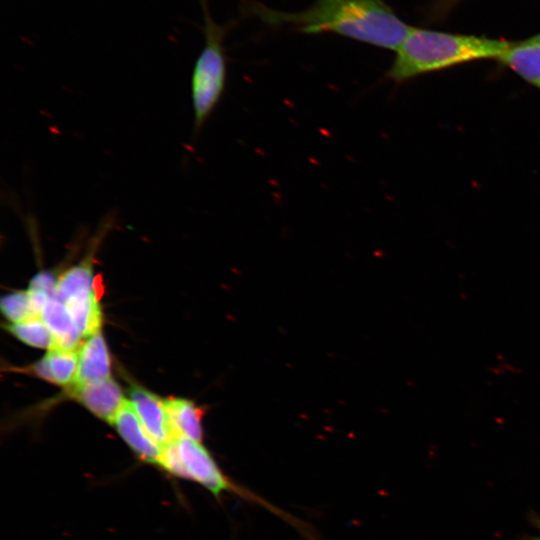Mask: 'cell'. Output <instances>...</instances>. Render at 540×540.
<instances>
[{"mask_svg": "<svg viewBox=\"0 0 540 540\" xmlns=\"http://www.w3.org/2000/svg\"><path fill=\"white\" fill-rule=\"evenodd\" d=\"M245 11L271 26L304 34L333 33L365 44L397 50L411 30L384 0H314L297 12L248 1Z\"/></svg>", "mask_w": 540, "mask_h": 540, "instance_id": "cell-1", "label": "cell"}, {"mask_svg": "<svg viewBox=\"0 0 540 540\" xmlns=\"http://www.w3.org/2000/svg\"><path fill=\"white\" fill-rule=\"evenodd\" d=\"M511 44L500 39L412 27L396 50L386 78L399 84L458 64L499 59Z\"/></svg>", "mask_w": 540, "mask_h": 540, "instance_id": "cell-2", "label": "cell"}, {"mask_svg": "<svg viewBox=\"0 0 540 540\" xmlns=\"http://www.w3.org/2000/svg\"><path fill=\"white\" fill-rule=\"evenodd\" d=\"M203 9L205 43L196 59L191 77L195 133L201 130L220 102L227 79L224 47L227 28L213 21L206 1H203Z\"/></svg>", "mask_w": 540, "mask_h": 540, "instance_id": "cell-3", "label": "cell"}, {"mask_svg": "<svg viewBox=\"0 0 540 540\" xmlns=\"http://www.w3.org/2000/svg\"><path fill=\"white\" fill-rule=\"evenodd\" d=\"M181 464V478L190 479L218 497L224 491L244 495L220 470L208 450L200 442L178 437L175 440Z\"/></svg>", "mask_w": 540, "mask_h": 540, "instance_id": "cell-4", "label": "cell"}, {"mask_svg": "<svg viewBox=\"0 0 540 540\" xmlns=\"http://www.w3.org/2000/svg\"><path fill=\"white\" fill-rule=\"evenodd\" d=\"M129 401L145 429L162 447L178 438L164 400L142 387L133 386L129 390Z\"/></svg>", "mask_w": 540, "mask_h": 540, "instance_id": "cell-5", "label": "cell"}, {"mask_svg": "<svg viewBox=\"0 0 540 540\" xmlns=\"http://www.w3.org/2000/svg\"><path fill=\"white\" fill-rule=\"evenodd\" d=\"M111 424L142 461L159 466L163 447L145 429L129 400Z\"/></svg>", "mask_w": 540, "mask_h": 540, "instance_id": "cell-6", "label": "cell"}, {"mask_svg": "<svg viewBox=\"0 0 540 540\" xmlns=\"http://www.w3.org/2000/svg\"><path fill=\"white\" fill-rule=\"evenodd\" d=\"M110 377V357L105 340L98 331L81 344L78 370L73 387L101 383Z\"/></svg>", "mask_w": 540, "mask_h": 540, "instance_id": "cell-7", "label": "cell"}, {"mask_svg": "<svg viewBox=\"0 0 540 540\" xmlns=\"http://www.w3.org/2000/svg\"><path fill=\"white\" fill-rule=\"evenodd\" d=\"M73 396L97 417L111 423L126 401L111 378L92 385L73 387Z\"/></svg>", "mask_w": 540, "mask_h": 540, "instance_id": "cell-8", "label": "cell"}, {"mask_svg": "<svg viewBox=\"0 0 540 540\" xmlns=\"http://www.w3.org/2000/svg\"><path fill=\"white\" fill-rule=\"evenodd\" d=\"M41 319L54 339L53 349L78 351L83 338L66 305L56 297H51L40 313Z\"/></svg>", "mask_w": 540, "mask_h": 540, "instance_id": "cell-9", "label": "cell"}, {"mask_svg": "<svg viewBox=\"0 0 540 540\" xmlns=\"http://www.w3.org/2000/svg\"><path fill=\"white\" fill-rule=\"evenodd\" d=\"M78 370V351L51 349L33 365L39 377L62 386L73 385Z\"/></svg>", "mask_w": 540, "mask_h": 540, "instance_id": "cell-10", "label": "cell"}, {"mask_svg": "<svg viewBox=\"0 0 540 540\" xmlns=\"http://www.w3.org/2000/svg\"><path fill=\"white\" fill-rule=\"evenodd\" d=\"M498 60L540 89V43L528 39L512 43Z\"/></svg>", "mask_w": 540, "mask_h": 540, "instance_id": "cell-11", "label": "cell"}, {"mask_svg": "<svg viewBox=\"0 0 540 540\" xmlns=\"http://www.w3.org/2000/svg\"><path fill=\"white\" fill-rule=\"evenodd\" d=\"M164 402L176 435L201 442L203 432L200 409L181 398H170Z\"/></svg>", "mask_w": 540, "mask_h": 540, "instance_id": "cell-12", "label": "cell"}, {"mask_svg": "<svg viewBox=\"0 0 540 540\" xmlns=\"http://www.w3.org/2000/svg\"><path fill=\"white\" fill-rule=\"evenodd\" d=\"M63 303L66 305L82 337H88L100 331L102 313L98 295L72 299Z\"/></svg>", "mask_w": 540, "mask_h": 540, "instance_id": "cell-13", "label": "cell"}, {"mask_svg": "<svg viewBox=\"0 0 540 540\" xmlns=\"http://www.w3.org/2000/svg\"><path fill=\"white\" fill-rule=\"evenodd\" d=\"M6 329L17 339L29 346L48 350L54 348L53 336L41 317H33L25 321L11 323L6 326Z\"/></svg>", "mask_w": 540, "mask_h": 540, "instance_id": "cell-14", "label": "cell"}, {"mask_svg": "<svg viewBox=\"0 0 540 540\" xmlns=\"http://www.w3.org/2000/svg\"><path fill=\"white\" fill-rule=\"evenodd\" d=\"M1 311L11 322L17 323L33 317H40L34 310L28 291L12 292L1 299Z\"/></svg>", "mask_w": 540, "mask_h": 540, "instance_id": "cell-15", "label": "cell"}, {"mask_svg": "<svg viewBox=\"0 0 540 540\" xmlns=\"http://www.w3.org/2000/svg\"><path fill=\"white\" fill-rule=\"evenodd\" d=\"M57 280L58 277H56L52 272L42 271L32 278L29 289L42 292L50 297H53Z\"/></svg>", "mask_w": 540, "mask_h": 540, "instance_id": "cell-16", "label": "cell"}, {"mask_svg": "<svg viewBox=\"0 0 540 540\" xmlns=\"http://www.w3.org/2000/svg\"><path fill=\"white\" fill-rule=\"evenodd\" d=\"M532 524L539 531V533L537 535L524 536L520 540H540V516H536V515L533 516L532 517Z\"/></svg>", "mask_w": 540, "mask_h": 540, "instance_id": "cell-17", "label": "cell"}, {"mask_svg": "<svg viewBox=\"0 0 540 540\" xmlns=\"http://www.w3.org/2000/svg\"><path fill=\"white\" fill-rule=\"evenodd\" d=\"M531 42L540 43V33L528 39Z\"/></svg>", "mask_w": 540, "mask_h": 540, "instance_id": "cell-18", "label": "cell"}, {"mask_svg": "<svg viewBox=\"0 0 540 540\" xmlns=\"http://www.w3.org/2000/svg\"><path fill=\"white\" fill-rule=\"evenodd\" d=\"M457 1H459V0H445L444 4L446 6H448V5H451V4H453V3L457 2Z\"/></svg>", "mask_w": 540, "mask_h": 540, "instance_id": "cell-19", "label": "cell"}]
</instances>
